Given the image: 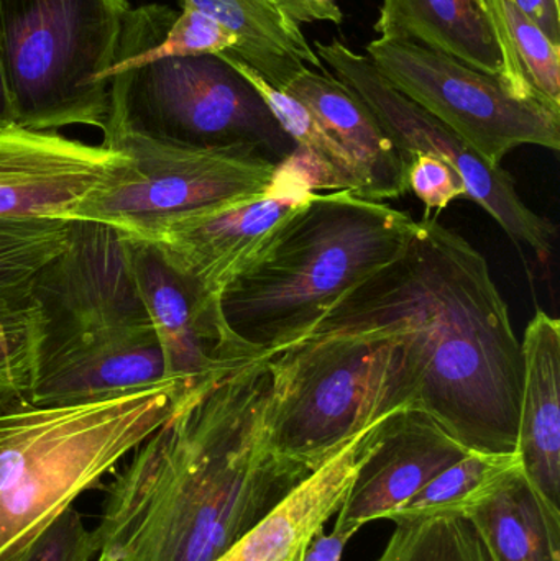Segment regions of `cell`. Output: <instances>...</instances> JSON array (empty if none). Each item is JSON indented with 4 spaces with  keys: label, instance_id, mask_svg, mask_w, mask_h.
<instances>
[{
    "label": "cell",
    "instance_id": "836d02e7",
    "mask_svg": "<svg viewBox=\"0 0 560 561\" xmlns=\"http://www.w3.org/2000/svg\"><path fill=\"white\" fill-rule=\"evenodd\" d=\"M296 561H301V559H299V560H296Z\"/></svg>",
    "mask_w": 560,
    "mask_h": 561
},
{
    "label": "cell",
    "instance_id": "4fadbf2b",
    "mask_svg": "<svg viewBox=\"0 0 560 561\" xmlns=\"http://www.w3.org/2000/svg\"><path fill=\"white\" fill-rule=\"evenodd\" d=\"M125 163L122 151L104 145L7 128L0 131V220H69Z\"/></svg>",
    "mask_w": 560,
    "mask_h": 561
},
{
    "label": "cell",
    "instance_id": "4dcf8cb0",
    "mask_svg": "<svg viewBox=\"0 0 560 561\" xmlns=\"http://www.w3.org/2000/svg\"><path fill=\"white\" fill-rule=\"evenodd\" d=\"M352 537L354 534L338 529L332 530L331 534H324V530H321L306 547L301 561H341L345 546Z\"/></svg>",
    "mask_w": 560,
    "mask_h": 561
},
{
    "label": "cell",
    "instance_id": "e0dca14e",
    "mask_svg": "<svg viewBox=\"0 0 560 561\" xmlns=\"http://www.w3.org/2000/svg\"><path fill=\"white\" fill-rule=\"evenodd\" d=\"M283 91L308 105L354 161L362 199H398L408 193L407 161L368 105L328 68H308Z\"/></svg>",
    "mask_w": 560,
    "mask_h": 561
},
{
    "label": "cell",
    "instance_id": "f1b7e54d",
    "mask_svg": "<svg viewBox=\"0 0 560 561\" xmlns=\"http://www.w3.org/2000/svg\"><path fill=\"white\" fill-rule=\"evenodd\" d=\"M273 5L296 25L331 22L341 25L344 13L338 0H272Z\"/></svg>",
    "mask_w": 560,
    "mask_h": 561
},
{
    "label": "cell",
    "instance_id": "d6a6232c",
    "mask_svg": "<svg viewBox=\"0 0 560 561\" xmlns=\"http://www.w3.org/2000/svg\"><path fill=\"white\" fill-rule=\"evenodd\" d=\"M95 561H111L107 559V557H104V556H98V560Z\"/></svg>",
    "mask_w": 560,
    "mask_h": 561
},
{
    "label": "cell",
    "instance_id": "603a6c76",
    "mask_svg": "<svg viewBox=\"0 0 560 561\" xmlns=\"http://www.w3.org/2000/svg\"><path fill=\"white\" fill-rule=\"evenodd\" d=\"M518 468H522L518 454L469 451L431 480L390 519L398 523L433 516L467 517L470 511L489 500Z\"/></svg>",
    "mask_w": 560,
    "mask_h": 561
},
{
    "label": "cell",
    "instance_id": "f546056e",
    "mask_svg": "<svg viewBox=\"0 0 560 561\" xmlns=\"http://www.w3.org/2000/svg\"><path fill=\"white\" fill-rule=\"evenodd\" d=\"M515 5L560 46V0H513Z\"/></svg>",
    "mask_w": 560,
    "mask_h": 561
},
{
    "label": "cell",
    "instance_id": "ac0fdd59",
    "mask_svg": "<svg viewBox=\"0 0 560 561\" xmlns=\"http://www.w3.org/2000/svg\"><path fill=\"white\" fill-rule=\"evenodd\" d=\"M518 454L523 473L551 510L560 497V322L545 310L523 336Z\"/></svg>",
    "mask_w": 560,
    "mask_h": 561
},
{
    "label": "cell",
    "instance_id": "d6986e66",
    "mask_svg": "<svg viewBox=\"0 0 560 561\" xmlns=\"http://www.w3.org/2000/svg\"><path fill=\"white\" fill-rule=\"evenodd\" d=\"M375 32L444 53L503 82L502 48L482 0H384Z\"/></svg>",
    "mask_w": 560,
    "mask_h": 561
},
{
    "label": "cell",
    "instance_id": "7a4b0ae2",
    "mask_svg": "<svg viewBox=\"0 0 560 561\" xmlns=\"http://www.w3.org/2000/svg\"><path fill=\"white\" fill-rule=\"evenodd\" d=\"M332 333L401 336L423 373L418 409L466 450L516 454L522 340L485 256L437 217L416 220L403 253L301 340Z\"/></svg>",
    "mask_w": 560,
    "mask_h": 561
},
{
    "label": "cell",
    "instance_id": "277c9868",
    "mask_svg": "<svg viewBox=\"0 0 560 561\" xmlns=\"http://www.w3.org/2000/svg\"><path fill=\"white\" fill-rule=\"evenodd\" d=\"M32 293L46 313L32 405L89 404L170 381L117 230L72 222L68 247Z\"/></svg>",
    "mask_w": 560,
    "mask_h": 561
},
{
    "label": "cell",
    "instance_id": "52a82bcc",
    "mask_svg": "<svg viewBox=\"0 0 560 561\" xmlns=\"http://www.w3.org/2000/svg\"><path fill=\"white\" fill-rule=\"evenodd\" d=\"M125 0H0V58L16 127L104 130Z\"/></svg>",
    "mask_w": 560,
    "mask_h": 561
},
{
    "label": "cell",
    "instance_id": "9a60e30c",
    "mask_svg": "<svg viewBox=\"0 0 560 561\" xmlns=\"http://www.w3.org/2000/svg\"><path fill=\"white\" fill-rule=\"evenodd\" d=\"M124 247L135 289L163 350L168 378L201 379L233 363L220 358L219 335L196 293L157 245L124 236Z\"/></svg>",
    "mask_w": 560,
    "mask_h": 561
},
{
    "label": "cell",
    "instance_id": "484cf974",
    "mask_svg": "<svg viewBox=\"0 0 560 561\" xmlns=\"http://www.w3.org/2000/svg\"><path fill=\"white\" fill-rule=\"evenodd\" d=\"M377 561H492L469 519L433 516L398 520Z\"/></svg>",
    "mask_w": 560,
    "mask_h": 561
},
{
    "label": "cell",
    "instance_id": "83f0119b",
    "mask_svg": "<svg viewBox=\"0 0 560 561\" xmlns=\"http://www.w3.org/2000/svg\"><path fill=\"white\" fill-rule=\"evenodd\" d=\"M407 186L424 204L426 216L466 197V184L456 168L436 154L414 153L408 160Z\"/></svg>",
    "mask_w": 560,
    "mask_h": 561
},
{
    "label": "cell",
    "instance_id": "5bb4252c",
    "mask_svg": "<svg viewBox=\"0 0 560 561\" xmlns=\"http://www.w3.org/2000/svg\"><path fill=\"white\" fill-rule=\"evenodd\" d=\"M469 450L454 440L426 412H395L358 470L338 513L334 529L357 534L375 519H390L414 494Z\"/></svg>",
    "mask_w": 560,
    "mask_h": 561
},
{
    "label": "cell",
    "instance_id": "2e32d148",
    "mask_svg": "<svg viewBox=\"0 0 560 561\" xmlns=\"http://www.w3.org/2000/svg\"><path fill=\"white\" fill-rule=\"evenodd\" d=\"M387 417L352 438L216 561L301 559L312 537L324 530V524L341 510Z\"/></svg>",
    "mask_w": 560,
    "mask_h": 561
},
{
    "label": "cell",
    "instance_id": "30bf717a",
    "mask_svg": "<svg viewBox=\"0 0 560 561\" xmlns=\"http://www.w3.org/2000/svg\"><path fill=\"white\" fill-rule=\"evenodd\" d=\"M367 56L393 88L489 163L502 167L525 145L560 150V108L548 102L515 98L493 76L418 43L377 38Z\"/></svg>",
    "mask_w": 560,
    "mask_h": 561
},
{
    "label": "cell",
    "instance_id": "ffe728a7",
    "mask_svg": "<svg viewBox=\"0 0 560 561\" xmlns=\"http://www.w3.org/2000/svg\"><path fill=\"white\" fill-rule=\"evenodd\" d=\"M178 2L181 9L199 10L229 28L237 46L227 55L255 69L275 88L285 89L305 69L324 68L301 26L286 19L272 0Z\"/></svg>",
    "mask_w": 560,
    "mask_h": 561
},
{
    "label": "cell",
    "instance_id": "4316f807",
    "mask_svg": "<svg viewBox=\"0 0 560 561\" xmlns=\"http://www.w3.org/2000/svg\"><path fill=\"white\" fill-rule=\"evenodd\" d=\"M99 542L81 514L69 507L15 561H94Z\"/></svg>",
    "mask_w": 560,
    "mask_h": 561
},
{
    "label": "cell",
    "instance_id": "8fae6325",
    "mask_svg": "<svg viewBox=\"0 0 560 561\" xmlns=\"http://www.w3.org/2000/svg\"><path fill=\"white\" fill-rule=\"evenodd\" d=\"M312 48L322 65L374 112L407 164L414 153L443 158L462 178L466 197L479 204L515 242L549 259L555 226L523 203L512 176L502 167L489 163L456 131L401 94L367 55L355 53L339 39L315 42Z\"/></svg>",
    "mask_w": 560,
    "mask_h": 561
},
{
    "label": "cell",
    "instance_id": "1f68e13d",
    "mask_svg": "<svg viewBox=\"0 0 560 561\" xmlns=\"http://www.w3.org/2000/svg\"><path fill=\"white\" fill-rule=\"evenodd\" d=\"M12 127H16L15 114H13L5 68H3L2 58H0V131Z\"/></svg>",
    "mask_w": 560,
    "mask_h": 561
},
{
    "label": "cell",
    "instance_id": "ba28073f",
    "mask_svg": "<svg viewBox=\"0 0 560 561\" xmlns=\"http://www.w3.org/2000/svg\"><path fill=\"white\" fill-rule=\"evenodd\" d=\"M105 131L187 147L247 145L276 163L296 150L252 85L216 55L115 66Z\"/></svg>",
    "mask_w": 560,
    "mask_h": 561
},
{
    "label": "cell",
    "instance_id": "8992f818",
    "mask_svg": "<svg viewBox=\"0 0 560 561\" xmlns=\"http://www.w3.org/2000/svg\"><path fill=\"white\" fill-rule=\"evenodd\" d=\"M265 359L270 444L309 474L375 422L418 409L423 373L401 336H311Z\"/></svg>",
    "mask_w": 560,
    "mask_h": 561
},
{
    "label": "cell",
    "instance_id": "6da1fadb",
    "mask_svg": "<svg viewBox=\"0 0 560 561\" xmlns=\"http://www.w3.org/2000/svg\"><path fill=\"white\" fill-rule=\"evenodd\" d=\"M265 358L197 379L105 488L99 556L216 561L311 474L270 444Z\"/></svg>",
    "mask_w": 560,
    "mask_h": 561
},
{
    "label": "cell",
    "instance_id": "9c48e42d",
    "mask_svg": "<svg viewBox=\"0 0 560 561\" xmlns=\"http://www.w3.org/2000/svg\"><path fill=\"white\" fill-rule=\"evenodd\" d=\"M101 145L122 151L127 163L69 220L101 224L141 242L191 214L270 193L282 174V163L247 145L187 147L125 131H105Z\"/></svg>",
    "mask_w": 560,
    "mask_h": 561
},
{
    "label": "cell",
    "instance_id": "44dd1931",
    "mask_svg": "<svg viewBox=\"0 0 560 561\" xmlns=\"http://www.w3.org/2000/svg\"><path fill=\"white\" fill-rule=\"evenodd\" d=\"M466 519L492 561H560V513L546 504L523 468Z\"/></svg>",
    "mask_w": 560,
    "mask_h": 561
},
{
    "label": "cell",
    "instance_id": "d4e9b609",
    "mask_svg": "<svg viewBox=\"0 0 560 561\" xmlns=\"http://www.w3.org/2000/svg\"><path fill=\"white\" fill-rule=\"evenodd\" d=\"M69 220H0V299L32 293L39 273L69 243Z\"/></svg>",
    "mask_w": 560,
    "mask_h": 561
},
{
    "label": "cell",
    "instance_id": "7402d4cb",
    "mask_svg": "<svg viewBox=\"0 0 560 561\" xmlns=\"http://www.w3.org/2000/svg\"><path fill=\"white\" fill-rule=\"evenodd\" d=\"M236 69L262 98L282 130L292 138L296 150L312 168L318 190L348 191L361 197L362 184L354 161L339 141L322 127L311 108L283 89L270 84L255 69L233 56L217 55Z\"/></svg>",
    "mask_w": 560,
    "mask_h": 561
},
{
    "label": "cell",
    "instance_id": "7c38bea8",
    "mask_svg": "<svg viewBox=\"0 0 560 561\" xmlns=\"http://www.w3.org/2000/svg\"><path fill=\"white\" fill-rule=\"evenodd\" d=\"M311 168L295 153L282 163L278 183L270 193L191 214L164 227L150 243L171 268L187 280L219 335L224 359H243L224 322V289L265 245L279 224L316 193Z\"/></svg>",
    "mask_w": 560,
    "mask_h": 561
},
{
    "label": "cell",
    "instance_id": "3957f363",
    "mask_svg": "<svg viewBox=\"0 0 560 561\" xmlns=\"http://www.w3.org/2000/svg\"><path fill=\"white\" fill-rule=\"evenodd\" d=\"M410 213L348 191H316L224 289L220 312L242 358L299 342L332 304L403 253Z\"/></svg>",
    "mask_w": 560,
    "mask_h": 561
},
{
    "label": "cell",
    "instance_id": "5b68a950",
    "mask_svg": "<svg viewBox=\"0 0 560 561\" xmlns=\"http://www.w3.org/2000/svg\"><path fill=\"white\" fill-rule=\"evenodd\" d=\"M197 379L89 404L0 414V561H15L161 427Z\"/></svg>",
    "mask_w": 560,
    "mask_h": 561
},
{
    "label": "cell",
    "instance_id": "cb8c5ba5",
    "mask_svg": "<svg viewBox=\"0 0 560 561\" xmlns=\"http://www.w3.org/2000/svg\"><path fill=\"white\" fill-rule=\"evenodd\" d=\"M46 336V313L35 294L0 299V414L32 404Z\"/></svg>",
    "mask_w": 560,
    "mask_h": 561
}]
</instances>
